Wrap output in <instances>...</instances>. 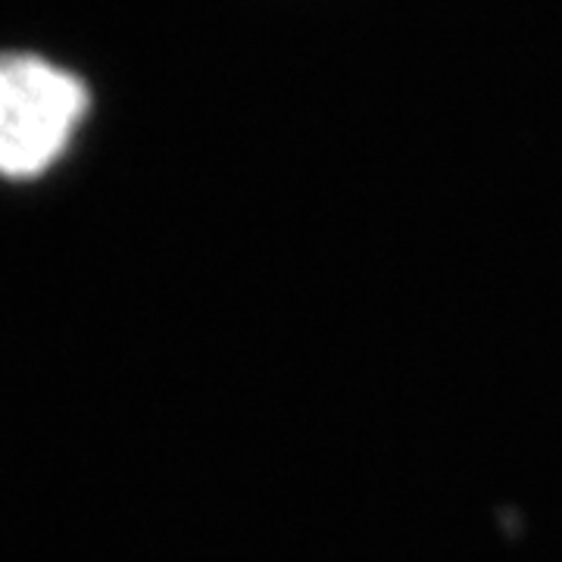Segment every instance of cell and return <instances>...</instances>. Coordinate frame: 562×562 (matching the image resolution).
I'll return each mask as SVG.
<instances>
[{"label": "cell", "mask_w": 562, "mask_h": 562, "mask_svg": "<svg viewBox=\"0 0 562 562\" xmlns=\"http://www.w3.org/2000/svg\"><path fill=\"white\" fill-rule=\"evenodd\" d=\"M91 113L81 76L41 54H0V179L29 181L66 157Z\"/></svg>", "instance_id": "cell-1"}]
</instances>
